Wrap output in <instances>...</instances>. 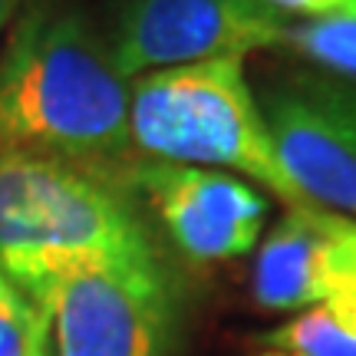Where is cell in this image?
I'll use <instances>...</instances> for the list:
<instances>
[{
    "label": "cell",
    "mask_w": 356,
    "mask_h": 356,
    "mask_svg": "<svg viewBox=\"0 0 356 356\" xmlns=\"http://www.w3.org/2000/svg\"><path fill=\"white\" fill-rule=\"evenodd\" d=\"M132 149V83L113 47L79 13L33 3L0 53V155H47L115 178Z\"/></svg>",
    "instance_id": "cell-1"
},
{
    "label": "cell",
    "mask_w": 356,
    "mask_h": 356,
    "mask_svg": "<svg viewBox=\"0 0 356 356\" xmlns=\"http://www.w3.org/2000/svg\"><path fill=\"white\" fill-rule=\"evenodd\" d=\"M76 261H159L115 178L47 155H0V270L24 284Z\"/></svg>",
    "instance_id": "cell-2"
},
{
    "label": "cell",
    "mask_w": 356,
    "mask_h": 356,
    "mask_svg": "<svg viewBox=\"0 0 356 356\" xmlns=\"http://www.w3.org/2000/svg\"><path fill=\"white\" fill-rule=\"evenodd\" d=\"M132 145L162 162L231 168L277 195L284 208H317L280 162L244 76V60H208L136 76Z\"/></svg>",
    "instance_id": "cell-3"
},
{
    "label": "cell",
    "mask_w": 356,
    "mask_h": 356,
    "mask_svg": "<svg viewBox=\"0 0 356 356\" xmlns=\"http://www.w3.org/2000/svg\"><path fill=\"white\" fill-rule=\"evenodd\" d=\"M53 327V356H168L175 291L159 261H76L20 284Z\"/></svg>",
    "instance_id": "cell-4"
},
{
    "label": "cell",
    "mask_w": 356,
    "mask_h": 356,
    "mask_svg": "<svg viewBox=\"0 0 356 356\" xmlns=\"http://www.w3.org/2000/svg\"><path fill=\"white\" fill-rule=\"evenodd\" d=\"M284 168L310 202L356 218V79L291 73L261 99Z\"/></svg>",
    "instance_id": "cell-5"
},
{
    "label": "cell",
    "mask_w": 356,
    "mask_h": 356,
    "mask_svg": "<svg viewBox=\"0 0 356 356\" xmlns=\"http://www.w3.org/2000/svg\"><path fill=\"white\" fill-rule=\"evenodd\" d=\"M287 30L291 24L264 0H132L119 20L113 60L122 76L136 79L287 47Z\"/></svg>",
    "instance_id": "cell-6"
},
{
    "label": "cell",
    "mask_w": 356,
    "mask_h": 356,
    "mask_svg": "<svg viewBox=\"0 0 356 356\" xmlns=\"http://www.w3.org/2000/svg\"><path fill=\"white\" fill-rule=\"evenodd\" d=\"M115 181L152 204L181 254L202 264L251 254L264 231L267 198L248 181L215 168L136 159Z\"/></svg>",
    "instance_id": "cell-7"
},
{
    "label": "cell",
    "mask_w": 356,
    "mask_h": 356,
    "mask_svg": "<svg viewBox=\"0 0 356 356\" xmlns=\"http://www.w3.org/2000/svg\"><path fill=\"white\" fill-rule=\"evenodd\" d=\"M257 307L307 310L356 293V218L330 208H287L267 234L251 277Z\"/></svg>",
    "instance_id": "cell-8"
},
{
    "label": "cell",
    "mask_w": 356,
    "mask_h": 356,
    "mask_svg": "<svg viewBox=\"0 0 356 356\" xmlns=\"http://www.w3.org/2000/svg\"><path fill=\"white\" fill-rule=\"evenodd\" d=\"M261 346L297 356H356V293L300 310L261 337Z\"/></svg>",
    "instance_id": "cell-9"
},
{
    "label": "cell",
    "mask_w": 356,
    "mask_h": 356,
    "mask_svg": "<svg viewBox=\"0 0 356 356\" xmlns=\"http://www.w3.org/2000/svg\"><path fill=\"white\" fill-rule=\"evenodd\" d=\"M0 356H53L50 314L0 270Z\"/></svg>",
    "instance_id": "cell-10"
},
{
    "label": "cell",
    "mask_w": 356,
    "mask_h": 356,
    "mask_svg": "<svg viewBox=\"0 0 356 356\" xmlns=\"http://www.w3.org/2000/svg\"><path fill=\"white\" fill-rule=\"evenodd\" d=\"M287 47L320 70L356 79V20H310L291 26Z\"/></svg>",
    "instance_id": "cell-11"
},
{
    "label": "cell",
    "mask_w": 356,
    "mask_h": 356,
    "mask_svg": "<svg viewBox=\"0 0 356 356\" xmlns=\"http://www.w3.org/2000/svg\"><path fill=\"white\" fill-rule=\"evenodd\" d=\"M270 10L310 20H356V0H264Z\"/></svg>",
    "instance_id": "cell-12"
},
{
    "label": "cell",
    "mask_w": 356,
    "mask_h": 356,
    "mask_svg": "<svg viewBox=\"0 0 356 356\" xmlns=\"http://www.w3.org/2000/svg\"><path fill=\"white\" fill-rule=\"evenodd\" d=\"M24 7V0H0V33H3V26L13 20V13Z\"/></svg>",
    "instance_id": "cell-13"
},
{
    "label": "cell",
    "mask_w": 356,
    "mask_h": 356,
    "mask_svg": "<svg viewBox=\"0 0 356 356\" xmlns=\"http://www.w3.org/2000/svg\"><path fill=\"white\" fill-rule=\"evenodd\" d=\"M254 356H297V353H287V350H270V346H261Z\"/></svg>",
    "instance_id": "cell-14"
},
{
    "label": "cell",
    "mask_w": 356,
    "mask_h": 356,
    "mask_svg": "<svg viewBox=\"0 0 356 356\" xmlns=\"http://www.w3.org/2000/svg\"><path fill=\"white\" fill-rule=\"evenodd\" d=\"M24 3H30V7H33V3H47V0H24Z\"/></svg>",
    "instance_id": "cell-15"
}]
</instances>
